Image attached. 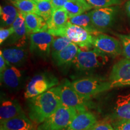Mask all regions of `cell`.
<instances>
[{"instance_id":"obj_1","label":"cell","mask_w":130,"mask_h":130,"mask_svg":"<svg viewBox=\"0 0 130 130\" xmlns=\"http://www.w3.org/2000/svg\"><path fill=\"white\" fill-rule=\"evenodd\" d=\"M28 100L30 119L40 124L61 105L59 86L54 87L44 93Z\"/></svg>"},{"instance_id":"obj_2","label":"cell","mask_w":130,"mask_h":130,"mask_svg":"<svg viewBox=\"0 0 130 130\" xmlns=\"http://www.w3.org/2000/svg\"><path fill=\"white\" fill-rule=\"evenodd\" d=\"M108 59V56L93 46L79 48L72 64L81 71H89L101 67Z\"/></svg>"},{"instance_id":"obj_3","label":"cell","mask_w":130,"mask_h":130,"mask_svg":"<svg viewBox=\"0 0 130 130\" xmlns=\"http://www.w3.org/2000/svg\"><path fill=\"white\" fill-rule=\"evenodd\" d=\"M54 36H64L68 37L72 43L79 48H86L93 46V35L83 27L74 25L68 22L62 28L57 30L49 31Z\"/></svg>"},{"instance_id":"obj_4","label":"cell","mask_w":130,"mask_h":130,"mask_svg":"<svg viewBox=\"0 0 130 130\" xmlns=\"http://www.w3.org/2000/svg\"><path fill=\"white\" fill-rule=\"evenodd\" d=\"M77 112L74 108L61 104L54 113L40 123L37 130H64L70 124Z\"/></svg>"},{"instance_id":"obj_5","label":"cell","mask_w":130,"mask_h":130,"mask_svg":"<svg viewBox=\"0 0 130 130\" xmlns=\"http://www.w3.org/2000/svg\"><path fill=\"white\" fill-rule=\"evenodd\" d=\"M72 84L78 94L84 100L89 99L112 88L109 81L91 78L77 79L72 81Z\"/></svg>"},{"instance_id":"obj_6","label":"cell","mask_w":130,"mask_h":130,"mask_svg":"<svg viewBox=\"0 0 130 130\" xmlns=\"http://www.w3.org/2000/svg\"><path fill=\"white\" fill-rule=\"evenodd\" d=\"M58 84V79L53 74L47 72L37 74L29 81L24 96L27 99L37 96L56 87Z\"/></svg>"},{"instance_id":"obj_7","label":"cell","mask_w":130,"mask_h":130,"mask_svg":"<svg viewBox=\"0 0 130 130\" xmlns=\"http://www.w3.org/2000/svg\"><path fill=\"white\" fill-rule=\"evenodd\" d=\"M120 8L118 6L97 8L90 12L92 21L99 31L105 30L113 25L118 15Z\"/></svg>"},{"instance_id":"obj_8","label":"cell","mask_w":130,"mask_h":130,"mask_svg":"<svg viewBox=\"0 0 130 130\" xmlns=\"http://www.w3.org/2000/svg\"><path fill=\"white\" fill-rule=\"evenodd\" d=\"M54 36L48 31L30 35V51L39 57L46 60L50 56Z\"/></svg>"},{"instance_id":"obj_9","label":"cell","mask_w":130,"mask_h":130,"mask_svg":"<svg viewBox=\"0 0 130 130\" xmlns=\"http://www.w3.org/2000/svg\"><path fill=\"white\" fill-rule=\"evenodd\" d=\"M60 95L61 104L68 107H72L78 112L86 110V103L73 87L72 83L65 79L60 84Z\"/></svg>"},{"instance_id":"obj_10","label":"cell","mask_w":130,"mask_h":130,"mask_svg":"<svg viewBox=\"0 0 130 130\" xmlns=\"http://www.w3.org/2000/svg\"><path fill=\"white\" fill-rule=\"evenodd\" d=\"M108 81L112 88L130 86V59L125 58L114 65Z\"/></svg>"},{"instance_id":"obj_11","label":"cell","mask_w":130,"mask_h":130,"mask_svg":"<svg viewBox=\"0 0 130 130\" xmlns=\"http://www.w3.org/2000/svg\"><path fill=\"white\" fill-rule=\"evenodd\" d=\"M92 45L107 56L116 57L122 53L120 40L101 32L93 36Z\"/></svg>"},{"instance_id":"obj_12","label":"cell","mask_w":130,"mask_h":130,"mask_svg":"<svg viewBox=\"0 0 130 130\" xmlns=\"http://www.w3.org/2000/svg\"><path fill=\"white\" fill-rule=\"evenodd\" d=\"M1 82L3 85L11 90H17L23 84L24 75L16 66L10 65L4 72L0 74Z\"/></svg>"},{"instance_id":"obj_13","label":"cell","mask_w":130,"mask_h":130,"mask_svg":"<svg viewBox=\"0 0 130 130\" xmlns=\"http://www.w3.org/2000/svg\"><path fill=\"white\" fill-rule=\"evenodd\" d=\"M12 26L13 28V32L9 37V43L15 46L24 47L27 43L28 32L24 15L21 12H19L18 16Z\"/></svg>"},{"instance_id":"obj_14","label":"cell","mask_w":130,"mask_h":130,"mask_svg":"<svg viewBox=\"0 0 130 130\" xmlns=\"http://www.w3.org/2000/svg\"><path fill=\"white\" fill-rule=\"evenodd\" d=\"M97 122L95 115L89 111L77 112L72 121L64 130H90Z\"/></svg>"},{"instance_id":"obj_15","label":"cell","mask_w":130,"mask_h":130,"mask_svg":"<svg viewBox=\"0 0 130 130\" xmlns=\"http://www.w3.org/2000/svg\"><path fill=\"white\" fill-rule=\"evenodd\" d=\"M117 120H130V91L117 96L113 107V117Z\"/></svg>"},{"instance_id":"obj_16","label":"cell","mask_w":130,"mask_h":130,"mask_svg":"<svg viewBox=\"0 0 130 130\" xmlns=\"http://www.w3.org/2000/svg\"><path fill=\"white\" fill-rule=\"evenodd\" d=\"M78 50V46L72 42L61 51L51 54V56L57 66H65L72 64Z\"/></svg>"},{"instance_id":"obj_17","label":"cell","mask_w":130,"mask_h":130,"mask_svg":"<svg viewBox=\"0 0 130 130\" xmlns=\"http://www.w3.org/2000/svg\"><path fill=\"white\" fill-rule=\"evenodd\" d=\"M6 60L10 64L20 66L27 59V52L23 47L13 46L5 48L0 51Z\"/></svg>"},{"instance_id":"obj_18","label":"cell","mask_w":130,"mask_h":130,"mask_svg":"<svg viewBox=\"0 0 130 130\" xmlns=\"http://www.w3.org/2000/svg\"><path fill=\"white\" fill-rule=\"evenodd\" d=\"M20 104L16 100H4L0 106V121L1 123L23 114Z\"/></svg>"},{"instance_id":"obj_19","label":"cell","mask_w":130,"mask_h":130,"mask_svg":"<svg viewBox=\"0 0 130 130\" xmlns=\"http://www.w3.org/2000/svg\"><path fill=\"white\" fill-rule=\"evenodd\" d=\"M22 13V12H21ZM28 34L48 31L47 22L41 16L35 13H23Z\"/></svg>"},{"instance_id":"obj_20","label":"cell","mask_w":130,"mask_h":130,"mask_svg":"<svg viewBox=\"0 0 130 130\" xmlns=\"http://www.w3.org/2000/svg\"><path fill=\"white\" fill-rule=\"evenodd\" d=\"M6 130H33V124L24 114L19 115L1 123Z\"/></svg>"},{"instance_id":"obj_21","label":"cell","mask_w":130,"mask_h":130,"mask_svg":"<svg viewBox=\"0 0 130 130\" xmlns=\"http://www.w3.org/2000/svg\"><path fill=\"white\" fill-rule=\"evenodd\" d=\"M92 8L87 0H69L63 7L69 18L84 13Z\"/></svg>"},{"instance_id":"obj_22","label":"cell","mask_w":130,"mask_h":130,"mask_svg":"<svg viewBox=\"0 0 130 130\" xmlns=\"http://www.w3.org/2000/svg\"><path fill=\"white\" fill-rule=\"evenodd\" d=\"M68 22L74 25L83 27L93 36L101 33L100 31L97 30L93 24L92 19H91L90 12H85L79 15L69 18Z\"/></svg>"},{"instance_id":"obj_23","label":"cell","mask_w":130,"mask_h":130,"mask_svg":"<svg viewBox=\"0 0 130 130\" xmlns=\"http://www.w3.org/2000/svg\"><path fill=\"white\" fill-rule=\"evenodd\" d=\"M69 20L67 12L63 8L53 10L51 18L48 22V31L60 29L66 25Z\"/></svg>"},{"instance_id":"obj_24","label":"cell","mask_w":130,"mask_h":130,"mask_svg":"<svg viewBox=\"0 0 130 130\" xmlns=\"http://www.w3.org/2000/svg\"><path fill=\"white\" fill-rule=\"evenodd\" d=\"M19 11L13 5L6 4L0 7V18H1V27L12 26L16 18L18 17Z\"/></svg>"},{"instance_id":"obj_25","label":"cell","mask_w":130,"mask_h":130,"mask_svg":"<svg viewBox=\"0 0 130 130\" xmlns=\"http://www.w3.org/2000/svg\"><path fill=\"white\" fill-rule=\"evenodd\" d=\"M23 13H37V2L35 0H18L12 4Z\"/></svg>"},{"instance_id":"obj_26","label":"cell","mask_w":130,"mask_h":130,"mask_svg":"<svg viewBox=\"0 0 130 130\" xmlns=\"http://www.w3.org/2000/svg\"><path fill=\"white\" fill-rule=\"evenodd\" d=\"M37 14L48 22L51 18L53 12V7L50 0H44L37 2Z\"/></svg>"},{"instance_id":"obj_27","label":"cell","mask_w":130,"mask_h":130,"mask_svg":"<svg viewBox=\"0 0 130 130\" xmlns=\"http://www.w3.org/2000/svg\"><path fill=\"white\" fill-rule=\"evenodd\" d=\"M72 42L68 37L64 36H56L51 44V54L58 53L68 46Z\"/></svg>"},{"instance_id":"obj_28","label":"cell","mask_w":130,"mask_h":130,"mask_svg":"<svg viewBox=\"0 0 130 130\" xmlns=\"http://www.w3.org/2000/svg\"><path fill=\"white\" fill-rule=\"evenodd\" d=\"M87 1L92 7L95 9L118 6L121 4L122 2V0H87Z\"/></svg>"},{"instance_id":"obj_29","label":"cell","mask_w":130,"mask_h":130,"mask_svg":"<svg viewBox=\"0 0 130 130\" xmlns=\"http://www.w3.org/2000/svg\"><path fill=\"white\" fill-rule=\"evenodd\" d=\"M117 36L119 39L122 48V54L126 58L130 59V34L121 35L117 34Z\"/></svg>"},{"instance_id":"obj_30","label":"cell","mask_w":130,"mask_h":130,"mask_svg":"<svg viewBox=\"0 0 130 130\" xmlns=\"http://www.w3.org/2000/svg\"><path fill=\"white\" fill-rule=\"evenodd\" d=\"M115 130H130V120L120 119L113 123Z\"/></svg>"},{"instance_id":"obj_31","label":"cell","mask_w":130,"mask_h":130,"mask_svg":"<svg viewBox=\"0 0 130 130\" xmlns=\"http://www.w3.org/2000/svg\"><path fill=\"white\" fill-rule=\"evenodd\" d=\"M13 32V28L12 26L9 28L1 27L0 29V44L2 45L4 42L11 36Z\"/></svg>"},{"instance_id":"obj_32","label":"cell","mask_w":130,"mask_h":130,"mask_svg":"<svg viewBox=\"0 0 130 130\" xmlns=\"http://www.w3.org/2000/svg\"><path fill=\"white\" fill-rule=\"evenodd\" d=\"M90 130H115V129L110 123L107 122H97Z\"/></svg>"},{"instance_id":"obj_33","label":"cell","mask_w":130,"mask_h":130,"mask_svg":"<svg viewBox=\"0 0 130 130\" xmlns=\"http://www.w3.org/2000/svg\"><path fill=\"white\" fill-rule=\"evenodd\" d=\"M69 0H50L53 10L63 8Z\"/></svg>"},{"instance_id":"obj_34","label":"cell","mask_w":130,"mask_h":130,"mask_svg":"<svg viewBox=\"0 0 130 130\" xmlns=\"http://www.w3.org/2000/svg\"><path fill=\"white\" fill-rule=\"evenodd\" d=\"M9 63L7 62L4 57H3L2 53L0 52V74L4 72L7 69L9 66H10Z\"/></svg>"},{"instance_id":"obj_35","label":"cell","mask_w":130,"mask_h":130,"mask_svg":"<svg viewBox=\"0 0 130 130\" xmlns=\"http://www.w3.org/2000/svg\"><path fill=\"white\" fill-rule=\"evenodd\" d=\"M125 9L126 13L128 17L130 18V0H128L125 4Z\"/></svg>"},{"instance_id":"obj_36","label":"cell","mask_w":130,"mask_h":130,"mask_svg":"<svg viewBox=\"0 0 130 130\" xmlns=\"http://www.w3.org/2000/svg\"><path fill=\"white\" fill-rule=\"evenodd\" d=\"M7 1H9V2L11 3L12 4H13V3H14V2H16V1H18V0H7Z\"/></svg>"},{"instance_id":"obj_37","label":"cell","mask_w":130,"mask_h":130,"mask_svg":"<svg viewBox=\"0 0 130 130\" xmlns=\"http://www.w3.org/2000/svg\"><path fill=\"white\" fill-rule=\"evenodd\" d=\"M35 1H36V2H39V1H44V0H35Z\"/></svg>"}]
</instances>
